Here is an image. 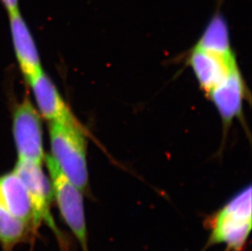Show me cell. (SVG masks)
I'll return each instance as SVG.
<instances>
[{
	"label": "cell",
	"instance_id": "2",
	"mask_svg": "<svg viewBox=\"0 0 252 251\" xmlns=\"http://www.w3.org/2000/svg\"><path fill=\"white\" fill-rule=\"evenodd\" d=\"M252 187L248 185L207 219L209 245L224 244L228 249L242 251L252 231Z\"/></svg>",
	"mask_w": 252,
	"mask_h": 251
},
{
	"label": "cell",
	"instance_id": "3",
	"mask_svg": "<svg viewBox=\"0 0 252 251\" xmlns=\"http://www.w3.org/2000/svg\"><path fill=\"white\" fill-rule=\"evenodd\" d=\"M53 197L64 223L78 240L82 251H89L84 193L61 171L52 157H44Z\"/></svg>",
	"mask_w": 252,
	"mask_h": 251
},
{
	"label": "cell",
	"instance_id": "1",
	"mask_svg": "<svg viewBox=\"0 0 252 251\" xmlns=\"http://www.w3.org/2000/svg\"><path fill=\"white\" fill-rule=\"evenodd\" d=\"M51 150L53 160L64 176L83 193L88 192L87 145L78 121L51 122Z\"/></svg>",
	"mask_w": 252,
	"mask_h": 251
},
{
	"label": "cell",
	"instance_id": "4",
	"mask_svg": "<svg viewBox=\"0 0 252 251\" xmlns=\"http://www.w3.org/2000/svg\"><path fill=\"white\" fill-rule=\"evenodd\" d=\"M13 171L24 183L31 197L33 211V230L36 231L42 223H45L53 230L57 235V239L64 246V237L56 225L51 212L53 188L50 179H48L43 171L42 163L18 160Z\"/></svg>",
	"mask_w": 252,
	"mask_h": 251
},
{
	"label": "cell",
	"instance_id": "6",
	"mask_svg": "<svg viewBox=\"0 0 252 251\" xmlns=\"http://www.w3.org/2000/svg\"><path fill=\"white\" fill-rule=\"evenodd\" d=\"M8 16L17 62L22 74L29 83L43 72L40 58L33 36L29 31L28 26L22 18L19 10L8 13Z\"/></svg>",
	"mask_w": 252,
	"mask_h": 251
},
{
	"label": "cell",
	"instance_id": "12",
	"mask_svg": "<svg viewBox=\"0 0 252 251\" xmlns=\"http://www.w3.org/2000/svg\"><path fill=\"white\" fill-rule=\"evenodd\" d=\"M33 231L28 224L10 213L0 200V245L3 251H12Z\"/></svg>",
	"mask_w": 252,
	"mask_h": 251
},
{
	"label": "cell",
	"instance_id": "11",
	"mask_svg": "<svg viewBox=\"0 0 252 251\" xmlns=\"http://www.w3.org/2000/svg\"><path fill=\"white\" fill-rule=\"evenodd\" d=\"M196 47L226 58L234 57L229 42L228 24L220 10L210 20Z\"/></svg>",
	"mask_w": 252,
	"mask_h": 251
},
{
	"label": "cell",
	"instance_id": "5",
	"mask_svg": "<svg viewBox=\"0 0 252 251\" xmlns=\"http://www.w3.org/2000/svg\"><path fill=\"white\" fill-rule=\"evenodd\" d=\"M12 131L18 160L43 163V130L40 116L28 99L18 104L13 114Z\"/></svg>",
	"mask_w": 252,
	"mask_h": 251
},
{
	"label": "cell",
	"instance_id": "7",
	"mask_svg": "<svg viewBox=\"0 0 252 251\" xmlns=\"http://www.w3.org/2000/svg\"><path fill=\"white\" fill-rule=\"evenodd\" d=\"M189 64L200 87L207 95L238 65L234 57L226 58L196 46L191 53Z\"/></svg>",
	"mask_w": 252,
	"mask_h": 251
},
{
	"label": "cell",
	"instance_id": "10",
	"mask_svg": "<svg viewBox=\"0 0 252 251\" xmlns=\"http://www.w3.org/2000/svg\"><path fill=\"white\" fill-rule=\"evenodd\" d=\"M0 200L12 216L34 231L31 197L24 183L13 171L0 176Z\"/></svg>",
	"mask_w": 252,
	"mask_h": 251
},
{
	"label": "cell",
	"instance_id": "8",
	"mask_svg": "<svg viewBox=\"0 0 252 251\" xmlns=\"http://www.w3.org/2000/svg\"><path fill=\"white\" fill-rule=\"evenodd\" d=\"M244 95L245 86L238 65L208 94L224 125H229L240 115Z\"/></svg>",
	"mask_w": 252,
	"mask_h": 251
},
{
	"label": "cell",
	"instance_id": "13",
	"mask_svg": "<svg viewBox=\"0 0 252 251\" xmlns=\"http://www.w3.org/2000/svg\"><path fill=\"white\" fill-rule=\"evenodd\" d=\"M1 2L8 13L19 10V0H1Z\"/></svg>",
	"mask_w": 252,
	"mask_h": 251
},
{
	"label": "cell",
	"instance_id": "9",
	"mask_svg": "<svg viewBox=\"0 0 252 251\" xmlns=\"http://www.w3.org/2000/svg\"><path fill=\"white\" fill-rule=\"evenodd\" d=\"M38 110L50 122L76 121L69 107L60 95L54 83L42 72L30 81Z\"/></svg>",
	"mask_w": 252,
	"mask_h": 251
}]
</instances>
